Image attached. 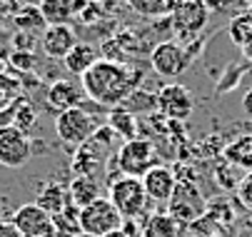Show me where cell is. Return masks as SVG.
I'll list each match as a JSON object with an SVG mask.
<instances>
[{"instance_id":"obj_20","label":"cell","mask_w":252,"mask_h":237,"mask_svg":"<svg viewBox=\"0 0 252 237\" xmlns=\"http://www.w3.org/2000/svg\"><path fill=\"white\" fill-rule=\"evenodd\" d=\"M40 15L45 25H70L75 10V0H40Z\"/></svg>"},{"instance_id":"obj_42","label":"cell","mask_w":252,"mask_h":237,"mask_svg":"<svg viewBox=\"0 0 252 237\" xmlns=\"http://www.w3.org/2000/svg\"><path fill=\"white\" fill-rule=\"evenodd\" d=\"M102 237H127L123 230H115V232H110V235H102Z\"/></svg>"},{"instance_id":"obj_45","label":"cell","mask_w":252,"mask_h":237,"mask_svg":"<svg viewBox=\"0 0 252 237\" xmlns=\"http://www.w3.org/2000/svg\"><path fill=\"white\" fill-rule=\"evenodd\" d=\"M250 225H252V215H250Z\"/></svg>"},{"instance_id":"obj_46","label":"cell","mask_w":252,"mask_h":237,"mask_svg":"<svg viewBox=\"0 0 252 237\" xmlns=\"http://www.w3.org/2000/svg\"><path fill=\"white\" fill-rule=\"evenodd\" d=\"M250 13H252V10H250Z\"/></svg>"},{"instance_id":"obj_8","label":"cell","mask_w":252,"mask_h":237,"mask_svg":"<svg viewBox=\"0 0 252 237\" xmlns=\"http://www.w3.org/2000/svg\"><path fill=\"white\" fill-rule=\"evenodd\" d=\"M195 110V97L192 92L180 85V83H167L158 90V113L165 120H177L185 122Z\"/></svg>"},{"instance_id":"obj_29","label":"cell","mask_w":252,"mask_h":237,"mask_svg":"<svg viewBox=\"0 0 252 237\" xmlns=\"http://www.w3.org/2000/svg\"><path fill=\"white\" fill-rule=\"evenodd\" d=\"M125 3L148 18H160V15H170V0H125Z\"/></svg>"},{"instance_id":"obj_32","label":"cell","mask_w":252,"mask_h":237,"mask_svg":"<svg viewBox=\"0 0 252 237\" xmlns=\"http://www.w3.org/2000/svg\"><path fill=\"white\" fill-rule=\"evenodd\" d=\"M235 192H237V202H240V205L252 212V170L245 173V178L240 180V185H237Z\"/></svg>"},{"instance_id":"obj_28","label":"cell","mask_w":252,"mask_h":237,"mask_svg":"<svg viewBox=\"0 0 252 237\" xmlns=\"http://www.w3.org/2000/svg\"><path fill=\"white\" fill-rule=\"evenodd\" d=\"M242 178H245V173L240 170L237 165L227 162L225 157L218 162V167H215V180H218V185H220L222 190H232V192H235Z\"/></svg>"},{"instance_id":"obj_23","label":"cell","mask_w":252,"mask_h":237,"mask_svg":"<svg viewBox=\"0 0 252 237\" xmlns=\"http://www.w3.org/2000/svg\"><path fill=\"white\" fill-rule=\"evenodd\" d=\"M125 110H130L135 118L145 115V113H158V92H148L145 88H137L130 92V97L120 105Z\"/></svg>"},{"instance_id":"obj_24","label":"cell","mask_w":252,"mask_h":237,"mask_svg":"<svg viewBox=\"0 0 252 237\" xmlns=\"http://www.w3.org/2000/svg\"><path fill=\"white\" fill-rule=\"evenodd\" d=\"M13 127H18L23 135H28L30 138V132L35 130V125H38V110L32 108L30 100L25 97H15V113H13Z\"/></svg>"},{"instance_id":"obj_26","label":"cell","mask_w":252,"mask_h":237,"mask_svg":"<svg viewBox=\"0 0 252 237\" xmlns=\"http://www.w3.org/2000/svg\"><path fill=\"white\" fill-rule=\"evenodd\" d=\"M205 217L218 227V232L220 230H225V227H230L232 222H235V210L230 207V202L227 200H210L207 202V207H205Z\"/></svg>"},{"instance_id":"obj_5","label":"cell","mask_w":252,"mask_h":237,"mask_svg":"<svg viewBox=\"0 0 252 237\" xmlns=\"http://www.w3.org/2000/svg\"><path fill=\"white\" fill-rule=\"evenodd\" d=\"M205 207H207V200L202 197L197 182H177L167 202V212L183 227H190L195 220H200L205 215Z\"/></svg>"},{"instance_id":"obj_38","label":"cell","mask_w":252,"mask_h":237,"mask_svg":"<svg viewBox=\"0 0 252 237\" xmlns=\"http://www.w3.org/2000/svg\"><path fill=\"white\" fill-rule=\"evenodd\" d=\"M30 150H32V155L48 152V143H45V140H30Z\"/></svg>"},{"instance_id":"obj_27","label":"cell","mask_w":252,"mask_h":237,"mask_svg":"<svg viewBox=\"0 0 252 237\" xmlns=\"http://www.w3.org/2000/svg\"><path fill=\"white\" fill-rule=\"evenodd\" d=\"M227 35L237 48H245L252 43V13H240L237 18H232Z\"/></svg>"},{"instance_id":"obj_34","label":"cell","mask_w":252,"mask_h":237,"mask_svg":"<svg viewBox=\"0 0 252 237\" xmlns=\"http://www.w3.org/2000/svg\"><path fill=\"white\" fill-rule=\"evenodd\" d=\"M148 217H135V220H123L120 230L127 235V237H142V225H145Z\"/></svg>"},{"instance_id":"obj_39","label":"cell","mask_w":252,"mask_h":237,"mask_svg":"<svg viewBox=\"0 0 252 237\" xmlns=\"http://www.w3.org/2000/svg\"><path fill=\"white\" fill-rule=\"evenodd\" d=\"M242 108H245V113L252 118V88L245 92V97H242Z\"/></svg>"},{"instance_id":"obj_6","label":"cell","mask_w":252,"mask_h":237,"mask_svg":"<svg viewBox=\"0 0 252 237\" xmlns=\"http://www.w3.org/2000/svg\"><path fill=\"white\" fill-rule=\"evenodd\" d=\"M120 225H123V217L107 197H97L95 202H90L88 207L80 210V232L83 235L102 237V235L120 230Z\"/></svg>"},{"instance_id":"obj_7","label":"cell","mask_w":252,"mask_h":237,"mask_svg":"<svg viewBox=\"0 0 252 237\" xmlns=\"http://www.w3.org/2000/svg\"><path fill=\"white\" fill-rule=\"evenodd\" d=\"M192 58L188 53V48H183L175 40H160L153 53H150V65L153 70L160 75V78H167V80H175L180 78L188 67H190Z\"/></svg>"},{"instance_id":"obj_1","label":"cell","mask_w":252,"mask_h":237,"mask_svg":"<svg viewBox=\"0 0 252 237\" xmlns=\"http://www.w3.org/2000/svg\"><path fill=\"white\" fill-rule=\"evenodd\" d=\"M142 78H145L142 70L130 62H110L100 58L80 78V85L85 90V97H90L100 108L110 110L125 103L130 92L140 88Z\"/></svg>"},{"instance_id":"obj_4","label":"cell","mask_w":252,"mask_h":237,"mask_svg":"<svg viewBox=\"0 0 252 237\" xmlns=\"http://www.w3.org/2000/svg\"><path fill=\"white\" fill-rule=\"evenodd\" d=\"M107 162L125 178H142L150 167L158 165V155L148 138H135V140L120 143V148Z\"/></svg>"},{"instance_id":"obj_44","label":"cell","mask_w":252,"mask_h":237,"mask_svg":"<svg viewBox=\"0 0 252 237\" xmlns=\"http://www.w3.org/2000/svg\"><path fill=\"white\" fill-rule=\"evenodd\" d=\"M210 237H220V235H210Z\"/></svg>"},{"instance_id":"obj_18","label":"cell","mask_w":252,"mask_h":237,"mask_svg":"<svg viewBox=\"0 0 252 237\" xmlns=\"http://www.w3.org/2000/svg\"><path fill=\"white\" fill-rule=\"evenodd\" d=\"M67 195H70V205L78 207V210L88 207L90 202H95L97 197H102V195H100V182H97V178H85V175L70 180Z\"/></svg>"},{"instance_id":"obj_30","label":"cell","mask_w":252,"mask_h":237,"mask_svg":"<svg viewBox=\"0 0 252 237\" xmlns=\"http://www.w3.org/2000/svg\"><path fill=\"white\" fill-rule=\"evenodd\" d=\"M35 55L32 53H23V50H13L8 55V67H13V70L18 73H32L35 70Z\"/></svg>"},{"instance_id":"obj_41","label":"cell","mask_w":252,"mask_h":237,"mask_svg":"<svg viewBox=\"0 0 252 237\" xmlns=\"http://www.w3.org/2000/svg\"><path fill=\"white\" fill-rule=\"evenodd\" d=\"M242 53H245V58H247V60H252V43H250V45H245V48H242Z\"/></svg>"},{"instance_id":"obj_15","label":"cell","mask_w":252,"mask_h":237,"mask_svg":"<svg viewBox=\"0 0 252 237\" xmlns=\"http://www.w3.org/2000/svg\"><path fill=\"white\" fill-rule=\"evenodd\" d=\"M35 205L40 210H45L50 217L60 215L65 207H70V195H67V185H60L55 180L43 182L38 190V197H35Z\"/></svg>"},{"instance_id":"obj_11","label":"cell","mask_w":252,"mask_h":237,"mask_svg":"<svg viewBox=\"0 0 252 237\" xmlns=\"http://www.w3.org/2000/svg\"><path fill=\"white\" fill-rule=\"evenodd\" d=\"M10 222L15 225V230L23 235V237H55L53 235V217L40 210L35 202H28V205H20Z\"/></svg>"},{"instance_id":"obj_3","label":"cell","mask_w":252,"mask_h":237,"mask_svg":"<svg viewBox=\"0 0 252 237\" xmlns=\"http://www.w3.org/2000/svg\"><path fill=\"white\" fill-rule=\"evenodd\" d=\"M107 200L113 202V207L120 212L123 220H135V217H148L150 200L148 192L142 187L140 178H115L113 182H107Z\"/></svg>"},{"instance_id":"obj_25","label":"cell","mask_w":252,"mask_h":237,"mask_svg":"<svg viewBox=\"0 0 252 237\" xmlns=\"http://www.w3.org/2000/svg\"><path fill=\"white\" fill-rule=\"evenodd\" d=\"M53 235L55 237H75V235H80V210L70 205L60 215H55L53 217Z\"/></svg>"},{"instance_id":"obj_14","label":"cell","mask_w":252,"mask_h":237,"mask_svg":"<svg viewBox=\"0 0 252 237\" xmlns=\"http://www.w3.org/2000/svg\"><path fill=\"white\" fill-rule=\"evenodd\" d=\"M45 100H48L50 108H55L58 113H63V110H70V108H80L83 100H85V90H83L80 83L60 78V80H55L45 90Z\"/></svg>"},{"instance_id":"obj_22","label":"cell","mask_w":252,"mask_h":237,"mask_svg":"<svg viewBox=\"0 0 252 237\" xmlns=\"http://www.w3.org/2000/svg\"><path fill=\"white\" fill-rule=\"evenodd\" d=\"M13 25H15L18 32H32V35H38L43 28H48L45 20H43V15H40V8H38V5H23V8L13 15Z\"/></svg>"},{"instance_id":"obj_9","label":"cell","mask_w":252,"mask_h":237,"mask_svg":"<svg viewBox=\"0 0 252 237\" xmlns=\"http://www.w3.org/2000/svg\"><path fill=\"white\" fill-rule=\"evenodd\" d=\"M32 157L30 138L13 125H0V167L20 170Z\"/></svg>"},{"instance_id":"obj_31","label":"cell","mask_w":252,"mask_h":237,"mask_svg":"<svg viewBox=\"0 0 252 237\" xmlns=\"http://www.w3.org/2000/svg\"><path fill=\"white\" fill-rule=\"evenodd\" d=\"M240 80H242V67H240V65L225 67V75H222V80L218 83V92H230V90H235V88L240 85Z\"/></svg>"},{"instance_id":"obj_19","label":"cell","mask_w":252,"mask_h":237,"mask_svg":"<svg viewBox=\"0 0 252 237\" xmlns=\"http://www.w3.org/2000/svg\"><path fill=\"white\" fill-rule=\"evenodd\" d=\"M105 125L118 135V140L127 143V140H135V138H137L140 120H137L130 110H125V108L118 105V108H110V110H107V120H105Z\"/></svg>"},{"instance_id":"obj_10","label":"cell","mask_w":252,"mask_h":237,"mask_svg":"<svg viewBox=\"0 0 252 237\" xmlns=\"http://www.w3.org/2000/svg\"><path fill=\"white\" fill-rule=\"evenodd\" d=\"M170 20H172V30L177 32L183 40H192L200 35V30L205 28L207 23V8L202 0H183L172 13H170Z\"/></svg>"},{"instance_id":"obj_17","label":"cell","mask_w":252,"mask_h":237,"mask_svg":"<svg viewBox=\"0 0 252 237\" xmlns=\"http://www.w3.org/2000/svg\"><path fill=\"white\" fill-rule=\"evenodd\" d=\"M183 225H180L167 210L150 212L145 225H142V237H180L183 235Z\"/></svg>"},{"instance_id":"obj_21","label":"cell","mask_w":252,"mask_h":237,"mask_svg":"<svg viewBox=\"0 0 252 237\" xmlns=\"http://www.w3.org/2000/svg\"><path fill=\"white\" fill-rule=\"evenodd\" d=\"M222 157L232 165H237L240 170H252V135H240L237 140L222 148Z\"/></svg>"},{"instance_id":"obj_36","label":"cell","mask_w":252,"mask_h":237,"mask_svg":"<svg viewBox=\"0 0 252 237\" xmlns=\"http://www.w3.org/2000/svg\"><path fill=\"white\" fill-rule=\"evenodd\" d=\"M0 237H23L18 230H15V225L8 220V222H0Z\"/></svg>"},{"instance_id":"obj_43","label":"cell","mask_w":252,"mask_h":237,"mask_svg":"<svg viewBox=\"0 0 252 237\" xmlns=\"http://www.w3.org/2000/svg\"><path fill=\"white\" fill-rule=\"evenodd\" d=\"M75 237H90V235H83V232H80V235H75Z\"/></svg>"},{"instance_id":"obj_16","label":"cell","mask_w":252,"mask_h":237,"mask_svg":"<svg viewBox=\"0 0 252 237\" xmlns=\"http://www.w3.org/2000/svg\"><path fill=\"white\" fill-rule=\"evenodd\" d=\"M100 60V53H97V48L93 45V43H85V40H78L75 43V48L70 50L67 55H65V70L70 73V75H85L90 67L95 65Z\"/></svg>"},{"instance_id":"obj_12","label":"cell","mask_w":252,"mask_h":237,"mask_svg":"<svg viewBox=\"0 0 252 237\" xmlns=\"http://www.w3.org/2000/svg\"><path fill=\"white\" fill-rule=\"evenodd\" d=\"M140 180H142V187H145V192H148V200L158 202V205H167L175 187H177V178L172 173V167H167L162 162L150 167Z\"/></svg>"},{"instance_id":"obj_37","label":"cell","mask_w":252,"mask_h":237,"mask_svg":"<svg viewBox=\"0 0 252 237\" xmlns=\"http://www.w3.org/2000/svg\"><path fill=\"white\" fill-rule=\"evenodd\" d=\"M95 3H100V8L102 10H115L118 5H123L125 0H95Z\"/></svg>"},{"instance_id":"obj_40","label":"cell","mask_w":252,"mask_h":237,"mask_svg":"<svg viewBox=\"0 0 252 237\" xmlns=\"http://www.w3.org/2000/svg\"><path fill=\"white\" fill-rule=\"evenodd\" d=\"M8 40H10V35H8V30L3 28V23H0V50L8 45Z\"/></svg>"},{"instance_id":"obj_13","label":"cell","mask_w":252,"mask_h":237,"mask_svg":"<svg viewBox=\"0 0 252 237\" xmlns=\"http://www.w3.org/2000/svg\"><path fill=\"white\" fill-rule=\"evenodd\" d=\"M75 43L78 35L73 25H48L40 38V48L50 60H65V55L75 48Z\"/></svg>"},{"instance_id":"obj_2","label":"cell","mask_w":252,"mask_h":237,"mask_svg":"<svg viewBox=\"0 0 252 237\" xmlns=\"http://www.w3.org/2000/svg\"><path fill=\"white\" fill-rule=\"evenodd\" d=\"M100 130V118L93 115L88 108H70L58 113L55 118V135L63 145H67V150H78L80 145H85L93 135Z\"/></svg>"},{"instance_id":"obj_35","label":"cell","mask_w":252,"mask_h":237,"mask_svg":"<svg viewBox=\"0 0 252 237\" xmlns=\"http://www.w3.org/2000/svg\"><path fill=\"white\" fill-rule=\"evenodd\" d=\"M20 8H23L20 0H0V15L3 18H13Z\"/></svg>"},{"instance_id":"obj_33","label":"cell","mask_w":252,"mask_h":237,"mask_svg":"<svg viewBox=\"0 0 252 237\" xmlns=\"http://www.w3.org/2000/svg\"><path fill=\"white\" fill-rule=\"evenodd\" d=\"M10 40H13V50H23V53H32V48L40 43V38L32 35V32H15Z\"/></svg>"}]
</instances>
